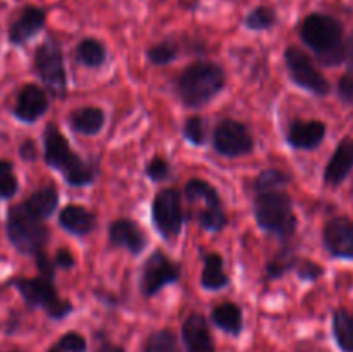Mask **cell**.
Wrapping results in <instances>:
<instances>
[{
  "label": "cell",
  "mask_w": 353,
  "mask_h": 352,
  "mask_svg": "<svg viewBox=\"0 0 353 352\" xmlns=\"http://www.w3.org/2000/svg\"><path fill=\"white\" fill-rule=\"evenodd\" d=\"M54 262L55 266H59V268L69 269L74 266V257H72V254L68 251V248H59V251L55 252Z\"/></svg>",
  "instance_id": "cell-38"
},
{
  "label": "cell",
  "mask_w": 353,
  "mask_h": 352,
  "mask_svg": "<svg viewBox=\"0 0 353 352\" xmlns=\"http://www.w3.org/2000/svg\"><path fill=\"white\" fill-rule=\"evenodd\" d=\"M69 124L81 135H97L105 124V114L100 107H81L69 116Z\"/></svg>",
  "instance_id": "cell-21"
},
{
  "label": "cell",
  "mask_w": 353,
  "mask_h": 352,
  "mask_svg": "<svg viewBox=\"0 0 353 352\" xmlns=\"http://www.w3.org/2000/svg\"><path fill=\"white\" fill-rule=\"evenodd\" d=\"M7 237L21 254L37 255L48 240V230L43 219L34 216L23 204L12 206L7 213Z\"/></svg>",
  "instance_id": "cell-5"
},
{
  "label": "cell",
  "mask_w": 353,
  "mask_h": 352,
  "mask_svg": "<svg viewBox=\"0 0 353 352\" xmlns=\"http://www.w3.org/2000/svg\"><path fill=\"white\" fill-rule=\"evenodd\" d=\"M34 71L52 92V95L64 97L68 88V78L64 69V55L62 48L54 38L45 40L34 52Z\"/></svg>",
  "instance_id": "cell-7"
},
{
  "label": "cell",
  "mask_w": 353,
  "mask_h": 352,
  "mask_svg": "<svg viewBox=\"0 0 353 352\" xmlns=\"http://www.w3.org/2000/svg\"><path fill=\"white\" fill-rule=\"evenodd\" d=\"M145 173H147V176L152 182H164V179L171 176V166H169L165 159L154 157L148 162L147 168H145Z\"/></svg>",
  "instance_id": "cell-35"
},
{
  "label": "cell",
  "mask_w": 353,
  "mask_h": 352,
  "mask_svg": "<svg viewBox=\"0 0 353 352\" xmlns=\"http://www.w3.org/2000/svg\"><path fill=\"white\" fill-rule=\"evenodd\" d=\"M183 133L188 141H192L193 145H203L207 140V124L205 121L200 116H193L190 119H186L185 128H183Z\"/></svg>",
  "instance_id": "cell-32"
},
{
  "label": "cell",
  "mask_w": 353,
  "mask_h": 352,
  "mask_svg": "<svg viewBox=\"0 0 353 352\" xmlns=\"http://www.w3.org/2000/svg\"><path fill=\"white\" fill-rule=\"evenodd\" d=\"M212 144L217 154L224 157H240V155L250 154L254 148V138L243 123L224 119L216 126Z\"/></svg>",
  "instance_id": "cell-11"
},
{
  "label": "cell",
  "mask_w": 353,
  "mask_h": 352,
  "mask_svg": "<svg viewBox=\"0 0 353 352\" xmlns=\"http://www.w3.org/2000/svg\"><path fill=\"white\" fill-rule=\"evenodd\" d=\"M19 183H17L14 166L10 161L0 159V199H12L17 193Z\"/></svg>",
  "instance_id": "cell-31"
},
{
  "label": "cell",
  "mask_w": 353,
  "mask_h": 352,
  "mask_svg": "<svg viewBox=\"0 0 353 352\" xmlns=\"http://www.w3.org/2000/svg\"><path fill=\"white\" fill-rule=\"evenodd\" d=\"M181 2L188 7H195V3L199 2V0H181Z\"/></svg>",
  "instance_id": "cell-41"
},
{
  "label": "cell",
  "mask_w": 353,
  "mask_h": 352,
  "mask_svg": "<svg viewBox=\"0 0 353 352\" xmlns=\"http://www.w3.org/2000/svg\"><path fill=\"white\" fill-rule=\"evenodd\" d=\"M226 72L216 62H195L176 78V93L188 107H202L223 92Z\"/></svg>",
  "instance_id": "cell-2"
},
{
  "label": "cell",
  "mask_w": 353,
  "mask_h": 352,
  "mask_svg": "<svg viewBox=\"0 0 353 352\" xmlns=\"http://www.w3.org/2000/svg\"><path fill=\"white\" fill-rule=\"evenodd\" d=\"M324 137H326V124L321 121H293L290 124L286 140L293 148L314 150L323 144Z\"/></svg>",
  "instance_id": "cell-18"
},
{
  "label": "cell",
  "mask_w": 353,
  "mask_h": 352,
  "mask_svg": "<svg viewBox=\"0 0 353 352\" xmlns=\"http://www.w3.org/2000/svg\"><path fill=\"white\" fill-rule=\"evenodd\" d=\"M178 55H179L178 45L171 40L161 41V43H157V45H154V47L148 48V52H147L148 61L155 66L169 64V62L174 61Z\"/></svg>",
  "instance_id": "cell-30"
},
{
  "label": "cell",
  "mask_w": 353,
  "mask_h": 352,
  "mask_svg": "<svg viewBox=\"0 0 353 352\" xmlns=\"http://www.w3.org/2000/svg\"><path fill=\"white\" fill-rule=\"evenodd\" d=\"M285 62L288 75L295 85L300 88L307 90V92L314 93V95L324 97L330 93L331 86L327 79L324 78L323 72L316 68L312 59L300 50L299 47H288L285 50Z\"/></svg>",
  "instance_id": "cell-9"
},
{
  "label": "cell",
  "mask_w": 353,
  "mask_h": 352,
  "mask_svg": "<svg viewBox=\"0 0 353 352\" xmlns=\"http://www.w3.org/2000/svg\"><path fill=\"white\" fill-rule=\"evenodd\" d=\"M185 192L192 202L202 204L199 214H196V219L203 230L221 231L226 226L228 217L223 209V202H221L217 190L210 183L203 182V179H192L186 185Z\"/></svg>",
  "instance_id": "cell-8"
},
{
  "label": "cell",
  "mask_w": 353,
  "mask_h": 352,
  "mask_svg": "<svg viewBox=\"0 0 353 352\" xmlns=\"http://www.w3.org/2000/svg\"><path fill=\"white\" fill-rule=\"evenodd\" d=\"M45 162L72 186H85L93 183L95 173L93 169L71 148L69 141L55 124H47L43 131Z\"/></svg>",
  "instance_id": "cell-3"
},
{
  "label": "cell",
  "mask_w": 353,
  "mask_h": 352,
  "mask_svg": "<svg viewBox=\"0 0 353 352\" xmlns=\"http://www.w3.org/2000/svg\"><path fill=\"white\" fill-rule=\"evenodd\" d=\"M183 219H185V214H183L178 190H161L152 202V221L159 233L168 240L178 237L183 226Z\"/></svg>",
  "instance_id": "cell-10"
},
{
  "label": "cell",
  "mask_w": 353,
  "mask_h": 352,
  "mask_svg": "<svg viewBox=\"0 0 353 352\" xmlns=\"http://www.w3.org/2000/svg\"><path fill=\"white\" fill-rule=\"evenodd\" d=\"M12 352H19V351H12Z\"/></svg>",
  "instance_id": "cell-43"
},
{
  "label": "cell",
  "mask_w": 353,
  "mask_h": 352,
  "mask_svg": "<svg viewBox=\"0 0 353 352\" xmlns=\"http://www.w3.org/2000/svg\"><path fill=\"white\" fill-rule=\"evenodd\" d=\"M255 221L265 231L278 235V237H290L296 228V217L293 213L292 197L281 188L261 192L255 197L254 204Z\"/></svg>",
  "instance_id": "cell-4"
},
{
  "label": "cell",
  "mask_w": 353,
  "mask_h": 352,
  "mask_svg": "<svg viewBox=\"0 0 353 352\" xmlns=\"http://www.w3.org/2000/svg\"><path fill=\"white\" fill-rule=\"evenodd\" d=\"M212 321L217 328H221L226 333L234 335V337L243 330V314H241L240 307L233 302L219 304L212 311Z\"/></svg>",
  "instance_id": "cell-23"
},
{
  "label": "cell",
  "mask_w": 353,
  "mask_h": 352,
  "mask_svg": "<svg viewBox=\"0 0 353 352\" xmlns=\"http://www.w3.org/2000/svg\"><path fill=\"white\" fill-rule=\"evenodd\" d=\"M37 266H38V271L41 273V276L47 280H54V275H55V262L50 261V259L47 257V254H45L43 251L38 252L37 255Z\"/></svg>",
  "instance_id": "cell-37"
},
{
  "label": "cell",
  "mask_w": 353,
  "mask_h": 352,
  "mask_svg": "<svg viewBox=\"0 0 353 352\" xmlns=\"http://www.w3.org/2000/svg\"><path fill=\"white\" fill-rule=\"evenodd\" d=\"M181 335L186 352H216L209 323L202 314H190L183 324Z\"/></svg>",
  "instance_id": "cell-17"
},
{
  "label": "cell",
  "mask_w": 353,
  "mask_h": 352,
  "mask_svg": "<svg viewBox=\"0 0 353 352\" xmlns=\"http://www.w3.org/2000/svg\"><path fill=\"white\" fill-rule=\"evenodd\" d=\"M109 242L114 247H123L128 252H131V254L138 255L147 248L148 238L145 231L134 221L121 217V219L110 223Z\"/></svg>",
  "instance_id": "cell-15"
},
{
  "label": "cell",
  "mask_w": 353,
  "mask_h": 352,
  "mask_svg": "<svg viewBox=\"0 0 353 352\" xmlns=\"http://www.w3.org/2000/svg\"><path fill=\"white\" fill-rule=\"evenodd\" d=\"M24 302L31 307H40L54 320H62L72 311V304L59 297L52 280L43 278H16L12 282Z\"/></svg>",
  "instance_id": "cell-6"
},
{
  "label": "cell",
  "mask_w": 353,
  "mask_h": 352,
  "mask_svg": "<svg viewBox=\"0 0 353 352\" xmlns=\"http://www.w3.org/2000/svg\"><path fill=\"white\" fill-rule=\"evenodd\" d=\"M97 352H126L123 347H119V345H114V344H103L102 347L99 349Z\"/></svg>",
  "instance_id": "cell-40"
},
{
  "label": "cell",
  "mask_w": 353,
  "mask_h": 352,
  "mask_svg": "<svg viewBox=\"0 0 353 352\" xmlns=\"http://www.w3.org/2000/svg\"><path fill=\"white\" fill-rule=\"evenodd\" d=\"M143 352H181L178 337L171 330H157L147 337Z\"/></svg>",
  "instance_id": "cell-27"
},
{
  "label": "cell",
  "mask_w": 353,
  "mask_h": 352,
  "mask_svg": "<svg viewBox=\"0 0 353 352\" xmlns=\"http://www.w3.org/2000/svg\"><path fill=\"white\" fill-rule=\"evenodd\" d=\"M55 347L61 349L62 352H86L88 344H86V338L79 335L78 331H68V333L59 338Z\"/></svg>",
  "instance_id": "cell-34"
},
{
  "label": "cell",
  "mask_w": 353,
  "mask_h": 352,
  "mask_svg": "<svg viewBox=\"0 0 353 352\" xmlns=\"http://www.w3.org/2000/svg\"><path fill=\"white\" fill-rule=\"evenodd\" d=\"M288 182L290 178L286 173L279 171V169H265V171H262L261 175L255 178L252 188H254L255 193L269 192V190L281 188V186H285Z\"/></svg>",
  "instance_id": "cell-29"
},
{
  "label": "cell",
  "mask_w": 353,
  "mask_h": 352,
  "mask_svg": "<svg viewBox=\"0 0 353 352\" xmlns=\"http://www.w3.org/2000/svg\"><path fill=\"white\" fill-rule=\"evenodd\" d=\"M45 21H47V14L43 9L34 6H26L19 14H17L16 19L10 23L9 31H7V37L12 45H24L31 40L33 37H37L45 26Z\"/></svg>",
  "instance_id": "cell-13"
},
{
  "label": "cell",
  "mask_w": 353,
  "mask_h": 352,
  "mask_svg": "<svg viewBox=\"0 0 353 352\" xmlns=\"http://www.w3.org/2000/svg\"><path fill=\"white\" fill-rule=\"evenodd\" d=\"M323 275V268L319 264L312 261H302V264L299 266V276L305 282H314L319 276Z\"/></svg>",
  "instance_id": "cell-36"
},
{
  "label": "cell",
  "mask_w": 353,
  "mask_h": 352,
  "mask_svg": "<svg viewBox=\"0 0 353 352\" xmlns=\"http://www.w3.org/2000/svg\"><path fill=\"white\" fill-rule=\"evenodd\" d=\"M19 154L24 161H34L37 159V145L33 140H24L19 147Z\"/></svg>",
  "instance_id": "cell-39"
},
{
  "label": "cell",
  "mask_w": 353,
  "mask_h": 352,
  "mask_svg": "<svg viewBox=\"0 0 353 352\" xmlns=\"http://www.w3.org/2000/svg\"><path fill=\"white\" fill-rule=\"evenodd\" d=\"M230 283V278L224 273V262L219 254H207L203 257L202 286L207 290H221Z\"/></svg>",
  "instance_id": "cell-24"
},
{
  "label": "cell",
  "mask_w": 353,
  "mask_h": 352,
  "mask_svg": "<svg viewBox=\"0 0 353 352\" xmlns=\"http://www.w3.org/2000/svg\"><path fill=\"white\" fill-rule=\"evenodd\" d=\"M333 333L343 352H353V314L336 311L333 316Z\"/></svg>",
  "instance_id": "cell-26"
},
{
  "label": "cell",
  "mask_w": 353,
  "mask_h": 352,
  "mask_svg": "<svg viewBox=\"0 0 353 352\" xmlns=\"http://www.w3.org/2000/svg\"><path fill=\"white\" fill-rule=\"evenodd\" d=\"M296 261H299V259H296L295 254H292L290 251L281 252V254L276 255V257L268 264V276L271 280L279 278V276H283L285 273H288L290 269L296 264Z\"/></svg>",
  "instance_id": "cell-33"
},
{
  "label": "cell",
  "mask_w": 353,
  "mask_h": 352,
  "mask_svg": "<svg viewBox=\"0 0 353 352\" xmlns=\"http://www.w3.org/2000/svg\"><path fill=\"white\" fill-rule=\"evenodd\" d=\"M353 169V138H345L338 148L334 150L333 157L330 159L324 171V179L327 185H340L347 179Z\"/></svg>",
  "instance_id": "cell-19"
},
{
  "label": "cell",
  "mask_w": 353,
  "mask_h": 352,
  "mask_svg": "<svg viewBox=\"0 0 353 352\" xmlns=\"http://www.w3.org/2000/svg\"><path fill=\"white\" fill-rule=\"evenodd\" d=\"M48 109V99L43 88L38 85H24L17 95L16 107H14V116L23 123H34L40 119Z\"/></svg>",
  "instance_id": "cell-16"
},
{
  "label": "cell",
  "mask_w": 353,
  "mask_h": 352,
  "mask_svg": "<svg viewBox=\"0 0 353 352\" xmlns=\"http://www.w3.org/2000/svg\"><path fill=\"white\" fill-rule=\"evenodd\" d=\"M59 204V192L54 185H47L38 188L37 192L31 193L26 200H24V206L38 216L40 219H47L54 214V211L57 209Z\"/></svg>",
  "instance_id": "cell-22"
},
{
  "label": "cell",
  "mask_w": 353,
  "mask_h": 352,
  "mask_svg": "<svg viewBox=\"0 0 353 352\" xmlns=\"http://www.w3.org/2000/svg\"><path fill=\"white\" fill-rule=\"evenodd\" d=\"M179 278H181V268L172 262L164 252L155 251L147 259L141 271V292L143 295L152 297L171 283L179 282Z\"/></svg>",
  "instance_id": "cell-12"
},
{
  "label": "cell",
  "mask_w": 353,
  "mask_h": 352,
  "mask_svg": "<svg viewBox=\"0 0 353 352\" xmlns=\"http://www.w3.org/2000/svg\"><path fill=\"white\" fill-rule=\"evenodd\" d=\"M278 21V16H276V10L271 9L268 6H259L255 7L254 10L245 16V26L252 31H264V30H271L272 26Z\"/></svg>",
  "instance_id": "cell-28"
},
{
  "label": "cell",
  "mask_w": 353,
  "mask_h": 352,
  "mask_svg": "<svg viewBox=\"0 0 353 352\" xmlns=\"http://www.w3.org/2000/svg\"><path fill=\"white\" fill-rule=\"evenodd\" d=\"M48 352H62V351H61V349H57V347H55V345H54V347H52V349H48Z\"/></svg>",
  "instance_id": "cell-42"
},
{
  "label": "cell",
  "mask_w": 353,
  "mask_h": 352,
  "mask_svg": "<svg viewBox=\"0 0 353 352\" xmlns=\"http://www.w3.org/2000/svg\"><path fill=\"white\" fill-rule=\"evenodd\" d=\"M76 59L86 68H100L107 59V50L103 43L97 38H85L76 47Z\"/></svg>",
  "instance_id": "cell-25"
},
{
  "label": "cell",
  "mask_w": 353,
  "mask_h": 352,
  "mask_svg": "<svg viewBox=\"0 0 353 352\" xmlns=\"http://www.w3.org/2000/svg\"><path fill=\"white\" fill-rule=\"evenodd\" d=\"M324 245L334 257L353 259V221L340 216L324 228Z\"/></svg>",
  "instance_id": "cell-14"
},
{
  "label": "cell",
  "mask_w": 353,
  "mask_h": 352,
  "mask_svg": "<svg viewBox=\"0 0 353 352\" xmlns=\"http://www.w3.org/2000/svg\"><path fill=\"white\" fill-rule=\"evenodd\" d=\"M59 223L65 231L72 235H88L97 226V217L85 207L71 204L61 211Z\"/></svg>",
  "instance_id": "cell-20"
},
{
  "label": "cell",
  "mask_w": 353,
  "mask_h": 352,
  "mask_svg": "<svg viewBox=\"0 0 353 352\" xmlns=\"http://www.w3.org/2000/svg\"><path fill=\"white\" fill-rule=\"evenodd\" d=\"M300 37L307 47L316 52L323 64L336 66L348 57L343 28L327 14H309L300 24Z\"/></svg>",
  "instance_id": "cell-1"
}]
</instances>
